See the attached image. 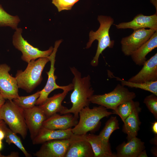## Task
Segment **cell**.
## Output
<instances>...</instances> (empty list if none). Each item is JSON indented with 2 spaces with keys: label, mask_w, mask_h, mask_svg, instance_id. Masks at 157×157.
Segmentation results:
<instances>
[{
  "label": "cell",
  "mask_w": 157,
  "mask_h": 157,
  "mask_svg": "<svg viewBox=\"0 0 157 157\" xmlns=\"http://www.w3.org/2000/svg\"><path fill=\"white\" fill-rule=\"evenodd\" d=\"M78 119L70 113L61 115L56 113L47 118L42 126L52 130H65L72 128L78 123Z\"/></svg>",
  "instance_id": "cell-17"
},
{
  "label": "cell",
  "mask_w": 157,
  "mask_h": 157,
  "mask_svg": "<svg viewBox=\"0 0 157 157\" xmlns=\"http://www.w3.org/2000/svg\"><path fill=\"white\" fill-rule=\"evenodd\" d=\"M2 147V140L0 139V151L1 150Z\"/></svg>",
  "instance_id": "cell-40"
},
{
  "label": "cell",
  "mask_w": 157,
  "mask_h": 157,
  "mask_svg": "<svg viewBox=\"0 0 157 157\" xmlns=\"http://www.w3.org/2000/svg\"><path fill=\"white\" fill-rule=\"evenodd\" d=\"M151 3L155 6L156 9V14L157 11V0H150Z\"/></svg>",
  "instance_id": "cell-37"
},
{
  "label": "cell",
  "mask_w": 157,
  "mask_h": 157,
  "mask_svg": "<svg viewBox=\"0 0 157 157\" xmlns=\"http://www.w3.org/2000/svg\"><path fill=\"white\" fill-rule=\"evenodd\" d=\"M22 29L17 28L13 36V44L15 48L22 53V59L28 63L41 57H46L52 53L53 48L51 47L47 50L42 51L30 44L22 35Z\"/></svg>",
  "instance_id": "cell-7"
},
{
  "label": "cell",
  "mask_w": 157,
  "mask_h": 157,
  "mask_svg": "<svg viewBox=\"0 0 157 157\" xmlns=\"http://www.w3.org/2000/svg\"><path fill=\"white\" fill-rule=\"evenodd\" d=\"M144 142L136 137L123 142L116 148V157H138L145 149Z\"/></svg>",
  "instance_id": "cell-18"
},
{
  "label": "cell",
  "mask_w": 157,
  "mask_h": 157,
  "mask_svg": "<svg viewBox=\"0 0 157 157\" xmlns=\"http://www.w3.org/2000/svg\"><path fill=\"white\" fill-rule=\"evenodd\" d=\"M5 133L6 142L9 145L13 143L23 153L26 157H31V155L26 150L20 138L6 125L3 128Z\"/></svg>",
  "instance_id": "cell-26"
},
{
  "label": "cell",
  "mask_w": 157,
  "mask_h": 157,
  "mask_svg": "<svg viewBox=\"0 0 157 157\" xmlns=\"http://www.w3.org/2000/svg\"><path fill=\"white\" fill-rule=\"evenodd\" d=\"M10 66L0 65V93L5 99L13 100L18 98V87L15 77L9 73Z\"/></svg>",
  "instance_id": "cell-10"
},
{
  "label": "cell",
  "mask_w": 157,
  "mask_h": 157,
  "mask_svg": "<svg viewBox=\"0 0 157 157\" xmlns=\"http://www.w3.org/2000/svg\"><path fill=\"white\" fill-rule=\"evenodd\" d=\"M146 150L144 149L141 152L138 157H147Z\"/></svg>",
  "instance_id": "cell-34"
},
{
  "label": "cell",
  "mask_w": 157,
  "mask_h": 157,
  "mask_svg": "<svg viewBox=\"0 0 157 157\" xmlns=\"http://www.w3.org/2000/svg\"><path fill=\"white\" fill-rule=\"evenodd\" d=\"M62 40L56 41L55 43L53 49L52 53L48 58L50 62V68L48 72H46L48 76L47 83L44 88L40 91V97L37 99L35 105L39 106L43 103L48 98L49 94L53 91L56 89H61L63 90L69 88L72 84L70 83L66 86H60L56 83V79L57 77L54 74L56 54L58 49L62 42Z\"/></svg>",
  "instance_id": "cell-8"
},
{
  "label": "cell",
  "mask_w": 157,
  "mask_h": 157,
  "mask_svg": "<svg viewBox=\"0 0 157 157\" xmlns=\"http://www.w3.org/2000/svg\"><path fill=\"white\" fill-rule=\"evenodd\" d=\"M151 130L155 134H157V122L155 121L152 123Z\"/></svg>",
  "instance_id": "cell-31"
},
{
  "label": "cell",
  "mask_w": 157,
  "mask_h": 157,
  "mask_svg": "<svg viewBox=\"0 0 157 157\" xmlns=\"http://www.w3.org/2000/svg\"><path fill=\"white\" fill-rule=\"evenodd\" d=\"M40 91L32 95L26 96H19L12 100L17 105L22 109H27L35 106L36 101L40 97Z\"/></svg>",
  "instance_id": "cell-28"
},
{
  "label": "cell",
  "mask_w": 157,
  "mask_h": 157,
  "mask_svg": "<svg viewBox=\"0 0 157 157\" xmlns=\"http://www.w3.org/2000/svg\"><path fill=\"white\" fill-rule=\"evenodd\" d=\"M152 94L146 96L144 99L143 103L145 104L150 112L155 118L157 119V97Z\"/></svg>",
  "instance_id": "cell-29"
},
{
  "label": "cell",
  "mask_w": 157,
  "mask_h": 157,
  "mask_svg": "<svg viewBox=\"0 0 157 157\" xmlns=\"http://www.w3.org/2000/svg\"><path fill=\"white\" fill-rule=\"evenodd\" d=\"M139 107V102L131 100L122 103L113 110L112 112L113 114L119 116L124 122L135 109Z\"/></svg>",
  "instance_id": "cell-23"
},
{
  "label": "cell",
  "mask_w": 157,
  "mask_h": 157,
  "mask_svg": "<svg viewBox=\"0 0 157 157\" xmlns=\"http://www.w3.org/2000/svg\"><path fill=\"white\" fill-rule=\"evenodd\" d=\"M119 129V124L117 117L111 116L106 122L104 127L98 135L103 140L109 142L110 136L112 133Z\"/></svg>",
  "instance_id": "cell-25"
},
{
  "label": "cell",
  "mask_w": 157,
  "mask_h": 157,
  "mask_svg": "<svg viewBox=\"0 0 157 157\" xmlns=\"http://www.w3.org/2000/svg\"><path fill=\"white\" fill-rule=\"evenodd\" d=\"M85 135L73 133L70 138L69 144L65 157H94L92 149L86 139Z\"/></svg>",
  "instance_id": "cell-11"
},
{
  "label": "cell",
  "mask_w": 157,
  "mask_h": 157,
  "mask_svg": "<svg viewBox=\"0 0 157 157\" xmlns=\"http://www.w3.org/2000/svg\"><path fill=\"white\" fill-rule=\"evenodd\" d=\"M71 129L52 130L42 126L37 135L32 140L33 144H38L53 140L69 138L73 134Z\"/></svg>",
  "instance_id": "cell-19"
},
{
  "label": "cell",
  "mask_w": 157,
  "mask_h": 157,
  "mask_svg": "<svg viewBox=\"0 0 157 157\" xmlns=\"http://www.w3.org/2000/svg\"><path fill=\"white\" fill-rule=\"evenodd\" d=\"M79 0H52V3L60 12L64 10H71L74 5Z\"/></svg>",
  "instance_id": "cell-30"
},
{
  "label": "cell",
  "mask_w": 157,
  "mask_h": 157,
  "mask_svg": "<svg viewBox=\"0 0 157 157\" xmlns=\"http://www.w3.org/2000/svg\"><path fill=\"white\" fill-rule=\"evenodd\" d=\"M157 47V31L150 39L131 55L133 62L137 65H143L147 60V54Z\"/></svg>",
  "instance_id": "cell-21"
},
{
  "label": "cell",
  "mask_w": 157,
  "mask_h": 157,
  "mask_svg": "<svg viewBox=\"0 0 157 157\" xmlns=\"http://www.w3.org/2000/svg\"><path fill=\"white\" fill-rule=\"evenodd\" d=\"M20 20L17 16L10 15L3 9L0 4V27L9 26L16 30Z\"/></svg>",
  "instance_id": "cell-27"
},
{
  "label": "cell",
  "mask_w": 157,
  "mask_h": 157,
  "mask_svg": "<svg viewBox=\"0 0 157 157\" xmlns=\"http://www.w3.org/2000/svg\"><path fill=\"white\" fill-rule=\"evenodd\" d=\"M150 142L155 146H157V134H155L154 137L151 140Z\"/></svg>",
  "instance_id": "cell-33"
},
{
  "label": "cell",
  "mask_w": 157,
  "mask_h": 157,
  "mask_svg": "<svg viewBox=\"0 0 157 157\" xmlns=\"http://www.w3.org/2000/svg\"><path fill=\"white\" fill-rule=\"evenodd\" d=\"M151 153L154 156H157V146L152 147L151 149Z\"/></svg>",
  "instance_id": "cell-32"
},
{
  "label": "cell",
  "mask_w": 157,
  "mask_h": 157,
  "mask_svg": "<svg viewBox=\"0 0 157 157\" xmlns=\"http://www.w3.org/2000/svg\"><path fill=\"white\" fill-rule=\"evenodd\" d=\"M5 126L4 121L3 120H0V128L3 129Z\"/></svg>",
  "instance_id": "cell-39"
},
{
  "label": "cell",
  "mask_w": 157,
  "mask_h": 157,
  "mask_svg": "<svg viewBox=\"0 0 157 157\" xmlns=\"http://www.w3.org/2000/svg\"><path fill=\"white\" fill-rule=\"evenodd\" d=\"M118 29L130 28L133 30L142 28H149L157 31V15L145 16L142 14L136 15L131 21L114 24Z\"/></svg>",
  "instance_id": "cell-16"
},
{
  "label": "cell",
  "mask_w": 157,
  "mask_h": 157,
  "mask_svg": "<svg viewBox=\"0 0 157 157\" xmlns=\"http://www.w3.org/2000/svg\"><path fill=\"white\" fill-rule=\"evenodd\" d=\"M104 106L99 105L90 108L89 106L84 108L79 112V120L77 124L71 129L74 134L85 135L89 131L96 129L100 120L113 114Z\"/></svg>",
  "instance_id": "cell-4"
},
{
  "label": "cell",
  "mask_w": 157,
  "mask_h": 157,
  "mask_svg": "<svg viewBox=\"0 0 157 157\" xmlns=\"http://www.w3.org/2000/svg\"><path fill=\"white\" fill-rule=\"evenodd\" d=\"M0 109L1 108H0V120H2L1 118V114H0Z\"/></svg>",
  "instance_id": "cell-42"
},
{
  "label": "cell",
  "mask_w": 157,
  "mask_h": 157,
  "mask_svg": "<svg viewBox=\"0 0 157 157\" xmlns=\"http://www.w3.org/2000/svg\"><path fill=\"white\" fill-rule=\"evenodd\" d=\"M141 109L140 107L135 109L123 122L122 131L127 134V141L138 135L141 124L139 115Z\"/></svg>",
  "instance_id": "cell-22"
},
{
  "label": "cell",
  "mask_w": 157,
  "mask_h": 157,
  "mask_svg": "<svg viewBox=\"0 0 157 157\" xmlns=\"http://www.w3.org/2000/svg\"><path fill=\"white\" fill-rule=\"evenodd\" d=\"M23 110L26 124L32 140L42 127L47 117L38 106Z\"/></svg>",
  "instance_id": "cell-13"
},
{
  "label": "cell",
  "mask_w": 157,
  "mask_h": 157,
  "mask_svg": "<svg viewBox=\"0 0 157 157\" xmlns=\"http://www.w3.org/2000/svg\"><path fill=\"white\" fill-rule=\"evenodd\" d=\"M5 102V99L0 93V108L3 105Z\"/></svg>",
  "instance_id": "cell-35"
},
{
  "label": "cell",
  "mask_w": 157,
  "mask_h": 157,
  "mask_svg": "<svg viewBox=\"0 0 157 157\" xmlns=\"http://www.w3.org/2000/svg\"><path fill=\"white\" fill-rule=\"evenodd\" d=\"M49 61L48 56L40 58L28 63L24 71L18 70L15 77L19 88L25 90L27 93L31 92L42 81V72Z\"/></svg>",
  "instance_id": "cell-2"
},
{
  "label": "cell",
  "mask_w": 157,
  "mask_h": 157,
  "mask_svg": "<svg viewBox=\"0 0 157 157\" xmlns=\"http://www.w3.org/2000/svg\"><path fill=\"white\" fill-rule=\"evenodd\" d=\"M18 154L15 152L10 154V155L7 156V157H18Z\"/></svg>",
  "instance_id": "cell-38"
},
{
  "label": "cell",
  "mask_w": 157,
  "mask_h": 157,
  "mask_svg": "<svg viewBox=\"0 0 157 157\" xmlns=\"http://www.w3.org/2000/svg\"><path fill=\"white\" fill-rule=\"evenodd\" d=\"M5 133L3 129L0 128V139L2 140L5 138Z\"/></svg>",
  "instance_id": "cell-36"
},
{
  "label": "cell",
  "mask_w": 157,
  "mask_h": 157,
  "mask_svg": "<svg viewBox=\"0 0 157 157\" xmlns=\"http://www.w3.org/2000/svg\"><path fill=\"white\" fill-rule=\"evenodd\" d=\"M73 89V85H71L67 89L63 90V92L54 95L48 98L42 104L38 106L43 111L47 118L59 113L61 114L67 108L62 105L63 101L68 92Z\"/></svg>",
  "instance_id": "cell-14"
},
{
  "label": "cell",
  "mask_w": 157,
  "mask_h": 157,
  "mask_svg": "<svg viewBox=\"0 0 157 157\" xmlns=\"http://www.w3.org/2000/svg\"><path fill=\"white\" fill-rule=\"evenodd\" d=\"M143 65L141 70L128 81L138 83L157 81V53L147 60Z\"/></svg>",
  "instance_id": "cell-15"
},
{
  "label": "cell",
  "mask_w": 157,
  "mask_h": 157,
  "mask_svg": "<svg viewBox=\"0 0 157 157\" xmlns=\"http://www.w3.org/2000/svg\"><path fill=\"white\" fill-rule=\"evenodd\" d=\"M155 31L153 29L144 28L134 30L130 35L122 39L120 42L122 52L126 56H130L147 41Z\"/></svg>",
  "instance_id": "cell-9"
},
{
  "label": "cell",
  "mask_w": 157,
  "mask_h": 157,
  "mask_svg": "<svg viewBox=\"0 0 157 157\" xmlns=\"http://www.w3.org/2000/svg\"><path fill=\"white\" fill-rule=\"evenodd\" d=\"M0 157H7V156H5L4 155H2L0 153Z\"/></svg>",
  "instance_id": "cell-41"
},
{
  "label": "cell",
  "mask_w": 157,
  "mask_h": 157,
  "mask_svg": "<svg viewBox=\"0 0 157 157\" xmlns=\"http://www.w3.org/2000/svg\"><path fill=\"white\" fill-rule=\"evenodd\" d=\"M1 119L9 129L25 139L28 130L24 118V110L17 105L12 100H7L0 109Z\"/></svg>",
  "instance_id": "cell-5"
},
{
  "label": "cell",
  "mask_w": 157,
  "mask_h": 157,
  "mask_svg": "<svg viewBox=\"0 0 157 157\" xmlns=\"http://www.w3.org/2000/svg\"><path fill=\"white\" fill-rule=\"evenodd\" d=\"M70 138L45 142L34 156L37 157H65L69 144Z\"/></svg>",
  "instance_id": "cell-12"
},
{
  "label": "cell",
  "mask_w": 157,
  "mask_h": 157,
  "mask_svg": "<svg viewBox=\"0 0 157 157\" xmlns=\"http://www.w3.org/2000/svg\"><path fill=\"white\" fill-rule=\"evenodd\" d=\"M70 69L74 76L72 83L73 90L70 96L72 106L61 114L73 113L78 119L79 112L84 108L89 106L91 103L89 99L94 94V90L92 87L89 75L82 77L81 73L75 67H70Z\"/></svg>",
  "instance_id": "cell-1"
},
{
  "label": "cell",
  "mask_w": 157,
  "mask_h": 157,
  "mask_svg": "<svg viewBox=\"0 0 157 157\" xmlns=\"http://www.w3.org/2000/svg\"><path fill=\"white\" fill-rule=\"evenodd\" d=\"M136 97L135 93L130 91L124 86L118 84L112 91L103 94L93 95L90 98L91 103L113 110L122 103Z\"/></svg>",
  "instance_id": "cell-6"
},
{
  "label": "cell",
  "mask_w": 157,
  "mask_h": 157,
  "mask_svg": "<svg viewBox=\"0 0 157 157\" xmlns=\"http://www.w3.org/2000/svg\"><path fill=\"white\" fill-rule=\"evenodd\" d=\"M85 137L92 149L94 157H116L111 149L109 142L102 140L98 135L86 134Z\"/></svg>",
  "instance_id": "cell-20"
},
{
  "label": "cell",
  "mask_w": 157,
  "mask_h": 157,
  "mask_svg": "<svg viewBox=\"0 0 157 157\" xmlns=\"http://www.w3.org/2000/svg\"><path fill=\"white\" fill-rule=\"evenodd\" d=\"M97 20L100 23L99 29L96 31H91L89 33V39L86 47L90 48L95 40L98 41L97 49L95 56L90 62L93 67L98 66L99 58L103 51L107 47L112 48L114 44V41L111 40L109 35V30L113 24L114 20L109 16L99 15Z\"/></svg>",
  "instance_id": "cell-3"
},
{
  "label": "cell",
  "mask_w": 157,
  "mask_h": 157,
  "mask_svg": "<svg viewBox=\"0 0 157 157\" xmlns=\"http://www.w3.org/2000/svg\"><path fill=\"white\" fill-rule=\"evenodd\" d=\"M113 76L117 81H120L121 84L124 86L140 88L149 92L157 96V81L142 83H134L124 80L118 77L114 76L113 75Z\"/></svg>",
  "instance_id": "cell-24"
}]
</instances>
